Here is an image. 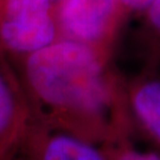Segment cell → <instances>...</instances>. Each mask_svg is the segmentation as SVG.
<instances>
[{"mask_svg": "<svg viewBox=\"0 0 160 160\" xmlns=\"http://www.w3.org/2000/svg\"><path fill=\"white\" fill-rule=\"evenodd\" d=\"M22 80L34 120L101 147L133 127L126 81L109 53L59 38L22 58Z\"/></svg>", "mask_w": 160, "mask_h": 160, "instance_id": "1", "label": "cell"}, {"mask_svg": "<svg viewBox=\"0 0 160 160\" xmlns=\"http://www.w3.org/2000/svg\"><path fill=\"white\" fill-rule=\"evenodd\" d=\"M51 0H0V45L24 58L61 38Z\"/></svg>", "mask_w": 160, "mask_h": 160, "instance_id": "2", "label": "cell"}, {"mask_svg": "<svg viewBox=\"0 0 160 160\" xmlns=\"http://www.w3.org/2000/svg\"><path fill=\"white\" fill-rule=\"evenodd\" d=\"M55 14L61 38L112 55L126 11L119 0H57Z\"/></svg>", "mask_w": 160, "mask_h": 160, "instance_id": "3", "label": "cell"}, {"mask_svg": "<svg viewBox=\"0 0 160 160\" xmlns=\"http://www.w3.org/2000/svg\"><path fill=\"white\" fill-rule=\"evenodd\" d=\"M25 139L29 160H109L101 146L33 118Z\"/></svg>", "mask_w": 160, "mask_h": 160, "instance_id": "4", "label": "cell"}, {"mask_svg": "<svg viewBox=\"0 0 160 160\" xmlns=\"http://www.w3.org/2000/svg\"><path fill=\"white\" fill-rule=\"evenodd\" d=\"M32 121L28 100L18 82L0 69V153L23 140Z\"/></svg>", "mask_w": 160, "mask_h": 160, "instance_id": "5", "label": "cell"}, {"mask_svg": "<svg viewBox=\"0 0 160 160\" xmlns=\"http://www.w3.org/2000/svg\"><path fill=\"white\" fill-rule=\"evenodd\" d=\"M126 95L133 120L160 146V80L139 75L126 82Z\"/></svg>", "mask_w": 160, "mask_h": 160, "instance_id": "6", "label": "cell"}, {"mask_svg": "<svg viewBox=\"0 0 160 160\" xmlns=\"http://www.w3.org/2000/svg\"><path fill=\"white\" fill-rule=\"evenodd\" d=\"M143 13L139 31V52L142 61L140 75L160 80V0H155Z\"/></svg>", "mask_w": 160, "mask_h": 160, "instance_id": "7", "label": "cell"}, {"mask_svg": "<svg viewBox=\"0 0 160 160\" xmlns=\"http://www.w3.org/2000/svg\"><path fill=\"white\" fill-rule=\"evenodd\" d=\"M132 128L108 142L102 148L109 160H160V154L137 146L133 141Z\"/></svg>", "mask_w": 160, "mask_h": 160, "instance_id": "8", "label": "cell"}, {"mask_svg": "<svg viewBox=\"0 0 160 160\" xmlns=\"http://www.w3.org/2000/svg\"><path fill=\"white\" fill-rule=\"evenodd\" d=\"M126 13L134 11H145L155 0H119Z\"/></svg>", "mask_w": 160, "mask_h": 160, "instance_id": "9", "label": "cell"}, {"mask_svg": "<svg viewBox=\"0 0 160 160\" xmlns=\"http://www.w3.org/2000/svg\"><path fill=\"white\" fill-rule=\"evenodd\" d=\"M51 1H57V0H51Z\"/></svg>", "mask_w": 160, "mask_h": 160, "instance_id": "10", "label": "cell"}]
</instances>
